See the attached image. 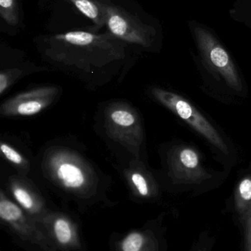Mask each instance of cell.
<instances>
[{"mask_svg":"<svg viewBox=\"0 0 251 251\" xmlns=\"http://www.w3.org/2000/svg\"><path fill=\"white\" fill-rule=\"evenodd\" d=\"M152 94L161 104L187 122L221 152L228 154V146L216 128L184 97L161 88H153Z\"/></svg>","mask_w":251,"mask_h":251,"instance_id":"cell-5","label":"cell"},{"mask_svg":"<svg viewBox=\"0 0 251 251\" xmlns=\"http://www.w3.org/2000/svg\"><path fill=\"white\" fill-rule=\"evenodd\" d=\"M47 172L55 181L70 191L87 190L94 182V173L79 156L65 149L52 152L47 159Z\"/></svg>","mask_w":251,"mask_h":251,"instance_id":"cell-3","label":"cell"},{"mask_svg":"<svg viewBox=\"0 0 251 251\" xmlns=\"http://www.w3.org/2000/svg\"><path fill=\"white\" fill-rule=\"evenodd\" d=\"M241 218L246 234L247 251H251V206Z\"/></svg>","mask_w":251,"mask_h":251,"instance_id":"cell-19","label":"cell"},{"mask_svg":"<svg viewBox=\"0 0 251 251\" xmlns=\"http://www.w3.org/2000/svg\"><path fill=\"white\" fill-rule=\"evenodd\" d=\"M55 87H42L18 94L4 101L0 107L4 116H31L48 107L57 96Z\"/></svg>","mask_w":251,"mask_h":251,"instance_id":"cell-9","label":"cell"},{"mask_svg":"<svg viewBox=\"0 0 251 251\" xmlns=\"http://www.w3.org/2000/svg\"><path fill=\"white\" fill-rule=\"evenodd\" d=\"M37 7L38 13L42 15L47 33L72 31L97 32L93 22L72 0H38Z\"/></svg>","mask_w":251,"mask_h":251,"instance_id":"cell-4","label":"cell"},{"mask_svg":"<svg viewBox=\"0 0 251 251\" xmlns=\"http://www.w3.org/2000/svg\"><path fill=\"white\" fill-rule=\"evenodd\" d=\"M169 174L176 184H200L212 176L202 165L197 151L188 146H178L169 155Z\"/></svg>","mask_w":251,"mask_h":251,"instance_id":"cell-8","label":"cell"},{"mask_svg":"<svg viewBox=\"0 0 251 251\" xmlns=\"http://www.w3.org/2000/svg\"><path fill=\"white\" fill-rule=\"evenodd\" d=\"M237 212L243 216L251 206V176L246 177L239 183L235 192Z\"/></svg>","mask_w":251,"mask_h":251,"instance_id":"cell-13","label":"cell"},{"mask_svg":"<svg viewBox=\"0 0 251 251\" xmlns=\"http://www.w3.org/2000/svg\"><path fill=\"white\" fill-rule=\"evenodd\" d=\"M33 43L46 61L66 69L92 70L123 61L130 47L109 31H72L37 35Z\"/></svg>","mask_w":251,"mask_h":251,"instance_id":"cell-1","label":"cell"},{"mask_svg":"<svg viewBox=\"0 0 251 251\" xmlns=\"http://www.w3.org/2000/svg\"><path fill=\"white\" fill-rule=\"evenodd\" d=\"M10 189L13 198L22 209L31 214L39 212L41 206L40 201L27 186L19 181H13Z\"/></svg>","mask_w":251,"mask_h":251,"instance_id":"cell-12","label":"cell"},{"mask_svg":"<svg viewBox=\"0 0 251 251\" xmlns=\"http://www.w3.org/2000/svg\"><path fill=\"white\" fill-rule=\"evenodd\" d=\"M53 231L55 238L60 246H69L73 243V228L66 218H57L53 223Z\"/></svg>","mask_w":251,"mask_h":251,"instance_id":"cell-14","label":"cell"},{"mask_svg":"<svg viewBox=\"0 0 251 251\" xmlns=\"http://www.w3.org/2000/svg\"><path fill=\"white\" fill-rule=\"evenodd\" d=\"M22 73L19 69H11V70L2 71L0 73V94H3L6 90L11 85L13 76H19Z\"/></svg>","mask_w":251,"mask_h":251,"instance_id":"cell-18","label":"cell"},{"mask_svg":"<svg viewBox=\"0 0 251 251\" xmlns=\"http://www.w3.org/2000/svg\"><path fill=\"white\" fill-rule=\"evenodd\" d=\"M0 218L22 235L29 237L38 244L44 243V236L34 228L32 224H29L22 208L9 200L3 193H1L0 199Z\"/></svg>","mask_w":251,"mask_h":251,"instance_id":"cell-10","label":"cell"},{"mask_svg":"<svg viewBox=\"0 0 251 251\" xmlns=\"http://www.w3.org/2000/svg\"><path fill=\"white\" fill-rule=\"evenodd\" d=\"M25 29L23 0H0V32L16 36Z\"/></svg>","mask_w":251,"mask_h":251,"instance_id":"cell-11","label":"cell"},{"mask_svg":"<svg viewBox=\"0 0 251 251\" xmlns=\"http://www.w3.org/2000/svg\"><path fill=\"white\" fill-rule=\"evenodd\" d=\"M193 32L199 51L209 67L221 75L231 89L238 92L242 91L241 78L228 51L205 28L196 26Z\"/></svg>","mask_w":251,"mask_h":251,"instance_id":"cell-6","label":"cell"},{"mask_svg":"<svg viewBox=\"0 0 251 251\" xmlns=\"http://www.w3.org/2000/svg\"><path fill=\"white\" fill-rule=\"evenodd\" d=\"M0 150L1 153L4 155V157L10 161L13 165L20 166L21 168H24L26 165L27 162L23 156L15 150L13 147L9 146L7 143H1L0 146Z\"/></svg>","mask_w":251,"mask_h":251,"instance_id":"cell-17","label":"cell"},{"mask_svg":"<svg viewBox=\"0 0 251 251\" xmlns=\"http://www.w3.org/2000/svg\"><path fill=\"white\" fill-rule=\"evenodd\" d=\"M130 181L139 196L147 197L150 193V186L147 177L139 171H133L129 174Z\"/></svg>","mask_w":251,"mask_h":251,"instance_id":"cell-15","label":"cell"},{"mask_svg":"<svg viewBox=\"0 0 251 251\" xmlns=\"http://www.w3.org/2000/svg\"><path fill=\"white\" fill-rule=\"evenodd\" d=\"M106 16V30L131 48L153 50L159 26L137 0H97Z\"/></svg>","mask_w":251,"mask_h":251,"instance_id":"cell-2","label":"cell"},{"mask_svg":"<svg viewBox=\"0 0 251 251\" xmlns=\"http://www.w3.org/2000/svg\"><path fill=\"white\" fill-rule=\"evenodd\" d=\"M106 127L109 135L133 153H138L143 138L141 121L136 110L123 103L108 107Z\"/></svg>","mask_w":251,"mask_h":251,"instance_id":"cell-7","label":"cell"},{"mask_svg":"<svg viewBox=\"0 0 251 251\" xmlns=\"http://www.w3.org/2000/svg\"><path fill=\"white\" fill-rule=\"evenodd\" d=\"M144 243V236L141 233H131L122 240L121 243V250L122 251H141Z\"/></svg>","mask_w":251,"mask_h":251,"instance_id":"cell-16","label":"cell"}]
</instances>
